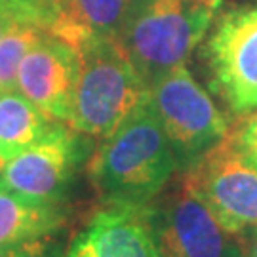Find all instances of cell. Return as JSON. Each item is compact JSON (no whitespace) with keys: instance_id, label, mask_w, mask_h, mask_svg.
<instances>
[{"instance_id":"cell-1","label":"cell","mask_w":257,"mask_h":257,"mask_svg":"<svg viewBox=\"0 0 257 257\" xmlns=\"http://www.w3.org/2000/svg\"><path fill=\"white\" fill-rule=\"evenodd\" d=\"M177 170L172 145L147 93L109 134L90 164L103 204L149 206Z\"/></svg>"},{"instance_id":"cell-2","label":"cell","mask_w":257,"mask_h":257,"mask_svg":"<svg viewBox=\"0 0 257 257\" xmlns=\"http://www.w3.org/2000/svg\"><path fill=\"white\" fill-rule=\"evenodd\" d=\"M221 0H134L118 35L143 82L151 88L185 63L200 44Z\"/></svg>"},{"instance_id":"cell-3","label":"cell","mask_w":257,"mask_h":257,"mask_svg":"<svg viewBox=\"0 0 257 257\" xmlns=\"http://www.w3.org/2000/svg\"><path fill=\"white\" fill-rule=\"evenodd\" d=\"M80 69L69 126L107 138L149 93L118 38L88 37L76 46Z\"/></svg>"},{"instance_id":"cell-4","label":"cell","mask_w":257,"mask_h":257,"mask_svg":"<svg viewBox=\"0 0 257 257\" xmlns=\"http://www.w3.org/2000/svg\"><path fill=\"white\" fill-rule=\"evenodd\" d=\"M149 93L183 174L227 138V120L185 63L158 78Z\"/></svg>"},{"instance_id":"cell-5","label":"cell","mask_w":257,"mask_h":257,"mask_svg":"<svg viewBox=\"0 0 257 257\" xmlns=\"http://www.w3.org/2000/svg\"><path fill=\"white\" fill-rule=\"evenodd\" d=\"M185 185L230 234L246 238L257 230V170L232 138L185 172Z\"/></svg>"},{"instance_id":"cell-6","label":"cell","mask_w":257,"mask_h":257,"mask_svg":"<svg viewBox=\"0 0 257 257\" xmlns=\"http://www.w3.org/2000/svg\"><path fill=\"white\" fill-rule=\"evenodd\" d=\"M88 156L80 132L54 122L35 145L0 166L6 191L23 198L61 204Z\"/></svg>"},{"instance_id":"cell-7","label":"cell","mask_w":257,"mask_h":257,"mask_svg":"<svg viewBox=\"0 0 257 257\" xmlns=\"http://www.w3.org/2000/svg\"><path fill=\"white\" fill-rule=\"evenodd\" d=\"M211 86L232 112L257 109V4L230 10L206 44Z\"/></svg>"},{"instance_id":"cell-8","label":"cell","mask_w":257,"mask_h":257,"mask_svg":"<svg viewBox=\"0 0 257 257\" xmlns=\"http://www.w3.org/2000/svg\"><path fill=\"white\" fill-rule=\"evenodd\" d=\"M160 257H242L244 238L230 234L200 198L181 185L160 206H151Z\"/></svg>"},{"instance_id":"cell-9","label":"cell","mask_w":257,"mask_h":257,"mask_svg":"<svg viewBox=\"0 0 257 257\" xmlns=\"http://www.w3.org/2000/svg\"><path fill=\"white\" fill-rule=\"evenodd\" d=\"M78 69V50L54 33H46L19 67L18 92L52 120L69 124Z\"/></svg>"},{"instance_id":"cell-10","label":"cell","mask_w":257,"mask_h":257,"mask_svg":"<svg viewBox=\"0 0 257 257\" xmlns=\"http://www.w3.org/2000/svg\"><path fill=\"white\" fill-rule=\"evenodd\" d=\"M65 257H160L151 206L105 204L74 236Z\"/></svg>"},{"instance_id":"cell-11","label":"cell","mask_w":257,"mask_h":257,"mask_svg":"<svg viewBox=\"0 0 257 257\" xmlns=\"http://www.w3.org/2000/svg\"><path fill=\"white\" fill-rule=\"evenodd\" d=\"M65 225L59 204L23 198L10 191L0 193V246L50 238Z\"/></svg>"},{"instance_id":"cell-12","label":"cell","mask_w":257,"mask_h":257,"mask_svg":"<svg viewBox=\"0 0 257 257\" xmlns=\"http://www.w3.org/2000/svg\"><path fill=\"white\" fill-rule=\"evenodd\" d=\"M134 0H59L61 25L54 35L74 48L88 37L118 38Z\"/></svg>"},{"instance_id":"cell-13","label":"cell","mask_w":257,"mask_h":257,"mask_svg":"<svg viewBox=\"0 0 257 257\" xmlns=\"http://www.w3.org/2000/svg\"><path fill=\"white\" fill-rule=\"evenodd\" d=\"M52 120L18 90L0 92V166L35 145L52 128Z\"/></svg>"},{"instance_id":"cell-14","label":"cell","mask_w":257,"mask_h":257,"mask_svg":"<svg viewBox=\"0 0 257 257\" xmlns=\"http://www.w3.org/2000/svg\"><path fill=\"white\" fill-rule=\"evenodd\" d=\"M48 31L33 23H16L0 38V92L18 90V73L29 50Z\"/></svg>"},{"instance_id":"cell-15","label":"cell","mask_w":257,"mask_h":257,"mask_svg":"<svg viewBox=\"0 0 257 257\" xmlns=\"http://www.w3.org/2000/svg\"><path fill=\"white\" fill-rule=\"evenodd\" d=\"M0 12L16 23H33L55 33L61 25L59 0H0Z\"/></svg>"},{"instance_id":"cell-16","label":"cell","mask_w":257,"mask_h":257,"mask_svg":"<svg viewBox=\"0 0 257 257\" xmlns=\"http://www.w3.org/2000/svg\"><path fill=\"white\" fill-rule=\"evenodd\" d=\"M59 248L50 238L29 240L10 246H0V257H57Z\"/></svg>"},{"instance_id":"cell-17","label":"cell","mask_w":257,"mask_h":257,"mask_svg":"<svg viewBox=\"0 0 257 257\" xmlns=\"http://www.w3.org/2000/svg\"><path fill=\"white\" fill-rule=\"evenodd\" d=\"M232 139L240 153L246 156V160L257 170V112L238 130V134Z\"/></svg>"},{"instance_id":"cell-18","label":"cell","mask_w":257,"mask_h":257,"mask_svg":"<svg viewBox=\"0 0 257 257\" xmlns=\"http://www.w3.org/2000/svg\"><path fill=\"white\" fill-rule=\"evenodd\" d=\"M242 257H257V230L244 238V253Z\"/></svg>"},{"instance_id":"cell-19","label":"cell","mask_w":257,"mask_h":257,"mask_svg":"<svg viewBox=\"0 0 257 257\" xmlns=\"http://www.w3.org/2000/svg\"><path fill=\"white\" fill-rule=\"evenodd\" d=\"M14 25H16V21H14L12 18H8L6 14H2V12H0V38L4 37L10 29L14 27Z\"/></svg>"},{"instance_id":"cell-20","label":"cell","mask_w":257,"mask_h":257,"mask_svg":"<svg viewBox=\"0 0 257 257\" xmlns=\"http://www.w3.org/2000/svg\"><path fill=\"white\" fill-rule=\"evenodd\" d=\"M6 191V185H4V179H2V174H0V193Z\"/></svg>"}]
</instances>
